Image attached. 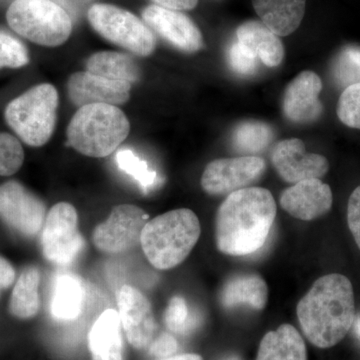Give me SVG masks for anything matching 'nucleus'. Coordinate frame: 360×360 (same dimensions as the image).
Returning <instances> with one entry per match:
<instances>
[{
  "mask_svg": "<svg viewBox=\"0 0 360 360\" xmlns=\"http://www.w3.org/2000/svg\"><path fill=\"white\" fill-rule=\"evenodd\" d=\"M276 217V203L267 189L245 187L229 194L215 220L217 248L232 257L259 250L269 238Z\"/></svg>",
  "mask_w": 360,
  "mask_h": 360,
  "instance_id": "obj_1",
  "label": "nucleus"
},
{
  "mask_svg": "<svg viewBox=\"0 0 360 360\" xmlns=\"http://www.w3.org/2000/svg\"><path fill=\"white\" fill-rule=\"evenodd\" d=\"M298 321L307 340L319 348L335 347L354 321L352 284L342 274L317 279L297 304Z\"/></svg>",
  "mask_w": 360,
  "mask_h": 360,
  "instance_id": "obj_2",
  "label": "nucleus"
},
{
  "mask_svg": "<svg viewBox=\"0 0 360 360\" xmlns=\"http://www.w3.org/2000/svg\"><path fill=\"white\" fill-rule=\"evenodd\" d=\"M200 224L193 210H172L158 215L144 226L141 245L155 269H174L186 260L198 243Z\"/></svg>",
  "mask_w": 360,
  "mask_h": 360,
  "instance_id": "obj_3",
  "label": "nucleus"
},
{
  "mask_svg": "<svg viewBox=\"0 0 360 360\" xmlns=\"http://www.w3.org/2000/svg\"><path fill=\"white\" fill-rule=\"evenodd\" d=\"M130 124L120 108L110 104L82 106L68 127V143L82 155L105 158L129 136Z\"/></svg>",
  "mask_w": 360,
  "mask_h": 360,
  "instance_id": "obj_4",
  "label": "nucleus"
},
{
  "mask_svg": "<svg viewBox=\"0 0 360 360\" xmlns=\"http://www.w3.org/2000/svg\"><path fill=\"white\" fill-rule=\"evenodd\" d=\"M58 105L56 87L37 85L9 103L6 122L26 144L39 148L47 143L53 134Z\"/></svg>",
  "mask_w": 360,
  "mask_h": 360,
  "instance_id": "obj_5",
  "label": "nucleus"
},
{
  "mask_svg": "<svg viewBox=\"0 0 360 360\" xmlns=\"http://www.w3.org/2000/svg\"><path fill=\"white\" fill-rule=\"evenodd\" d=\"M6 20L14 32L44 46L65 44L72 30L68 13L51 0H15Z\"/></svg>",
  "mask_w": 360,
  "mask_h": 360,
  "instance_id": "obj_6",
  "label": "nucleus"
},
{
  "mask_svg": "<svg viewBox=\"0 0 360 360\" xmlns=\"http://www.w3.org/2000/svg\"><path fill=\"white\" fill-rule=\"evenodd\" d=\"M89 20L101 37L132 53L148 56L155 51L150 28L129 11L110 4H94L89 8Z\"/></svg>",
  "mask_w": 360,
  "mask_h": 360,
  "instance_id": "obj_7",
  "label": "nucleus"
},
{
  "mask_svg": "<svg viewBox=\"0 0 360 360\" xmlns=\"http://www.w3.org/2000/svg\"><path fill=\"white\" fill-rule=\"evenodd\" d=\"M84 245L75 206L68 202L54 205L47 214L42 229L41 248L44 257L51 264L68 266L77 259Z\"/></svg>",
  "mask_w": 360,
  "mask_h": 360,
  "instance_id": "obj_8",
  "label": "nucleus"
},
{
  "mask_svg": "<svg viewBox=\"0 0 360 360\" xmlns=\"http://www.w3.org/2000/svg\"><path fill=\"white\" fill-rule=\"evenodd\" d=\"M148 215L135 205L116 206L106 221L97 225L92 234L94 245L111 255L127 252L141 245L142 231Z\"/></svg>",
  "mask_w": 360,
  "mask_h": 360,
  "instance_id": "obj_9",
  "label": "nucleus"
},
{
  "mask_svg": "<svg viewBox=\"0 0 360 360\" xmlns=\"http://www.w3.org/2000/svg\"><path fill=\"white\" fill-rule=\"evenodd\" d=\"M0 219L26 238L37 236L44 227L46 210L40 198L18 181L0 186Z\"/></svg>",
  "mask_w": 360,
  "mask_h": 360,
  "instance_id": "obj_10",
  "label": "nucleus"
},
{
  "mask_svg": "<svg viewBox=\"0 0 360 360\" xmlns=\"http://www.w3.org/2000/svg\"><path fill=\"white\" fill-rule=\"evenodd\" d=\"M265 161L257 156H241L212 161L206 167L201 186L212 195L231 194L260 179Z\"/></svg>",
  "mask_w": 360,
  "mask_h": 360,
  "instance_id": "obj_11",
  "label": "nucleus"
},
{
  "mask_svg": "<svg viewBox=\"0 0 360 360\" xmlns=\"http://www.w3.org/2000/svg\"><path fill=\"white\" fill-rule=\"evenodd\" d=\"M118 314L130 345L143 349L153 342L155 321L150 302L134 286L123 285L116 292Z\"/></svg>",
  "mask_w": 360,
  "mask_h": 360,
  "instance_id": "obj_12",
  "label": "nucleus"
},
{
  "mask_svg": "<svg viewBox=\"0 0 360 360\" xmlns=\"http://www.w3.org/2000/svg\"><path fill=\"white\" fill-rule=\"evenodd\" d=\"M271 161L277 174L290 184L321 179L329 169L328 161L324 156L307 153L302 141L297 139L277 143L272 151Z\"/></svg>",
  "mask_w": 360,
  "mask_h": 360,
  "instance_id": "obj_13",
  "label": "nucleus"
},
{
  "mask_svg": "<svg viewBox=\"0 0 360 360\" xmlns=\"http://www.w3.org/2000/svg\"><path fill=\"white\" fill-rule=\"evenodd\" d=\"M144 22L180 51L195 52L202 47V35L191 18L179 11L158 6L146 7L142 13Z\"/></svg>",
  "mask_w": 360,
  "mask_h": 360,
  "instance_id": "obj_14",
  "label": "nucleus"
},
{
  "mask_svg": "<svg viewBox=\"0 0 360 360\" xmlns=\"http://www.w3.org/2000/svg\"><path fill=\"white\" fill-rule=\"evenodd\" d=\"M131 84L108 79L89 71L77 72L68 80L70 98L78 108L89 104L117 105L129 99Z\"/></svg>",
  "mask_w": 360,
  "mask_h": 360,
  "instance_id": "obj_15",
  "label": "nucleus"
},
{
  "mask_svg": "<svg viewBox=\"0 0 360 360\" xmlns=\"http://www.w3.org/2000/svg\"><path fill=\"white\" fill-rule=\"evenodd\" d=\"M333 193L321 179H309L288 187L281 196V207L291 217L314 220L326 214L333 206Z\"/></svg>",
  "mask_w": 360,
  "mask_h": 360,
  "instance_id": "obj_16",
  "label": "nucleus"
},
{
  "mask_svg": "<svg viewBox=\"0 0 360 360\" xmlns=\"http://www.w3.org/2000/svg\"><path fill=\"white\" fill-rule=\"evenodd\" d=\"M321 78L312 71H303L288 85L283 97V111L290 122L310 123L319 120L322 112L319 94Z\"/></svg>",
  "mask_w": 360,
  "mask_h": 360,
  "instance_id": "obj_17",
  "label": "nucleus"
},
{
  "mask_svg": "<svg viewBox=\"0 0 360 360\" xmlns=\"http://www.w3.org/2000/svg\"><path fill=\"white\" fill-rule=\"evenodd\" d=\"M307 0H252L262 23L277 37H288L297 30L304 16Z\"/></svg>",
  "mask_w": 360,
  "mask_h": 360,
  "instance_id": "obj_18",
  "label": "nucleus"
},
{
  "mask_svg": "<svg viewBox=\"0 0 360 360\" xmlns=\"http://www.w3.org/2000/svg\"><path fill=\"white\" fill-rule=\"evenodd\" d=\"M122 322L115 309H106L92 326L89 336L92 360H123Z\"/></svg>",
  "mask_w": 360,
  "mask_h": 360,
  "instance_id": "obj_19",
  "label": "nucleus"
},
{
  "mask_svg": "<svg viewBox=\"0 0 360 360\" xmlns=\"http://www.w3.org/2000/svg\"><path fill=\"white\" fill-rule=\"evenodd\" d=\"M239 44L250 49L269 68L281 65L284 58L283 42L276 33L259 21H246L236 30Z\"/></svg>",
  "mask_w": 360,
  "mask_h": 360,
  "instance_id": "obj_20",
  "label": "nucleus"
},
{
  "mask_svg": "<svg viewBox=\"0 0 360 360\" xmlns=\"http://www.w3.org/2000/svg\"><path fill=\"white\" fill-rule=\"evenodd\" d=\"M269 300V288L264 279L258 274H239L224 283L220 300L225 309L238 307L262 310Z\"/></svg>",
  "mask_w": 360,
  "mask_h": 360,
  "instance_id": "obj_21",
  "label": "nucleus"
},
{
  "mask_svg": "<svg viewBox=\"0 0 360 360\" xmlns=\"http://www.w3.org/2000/svg\"><path fill=\"white\" fill-rule=\"evenodd\" d=\"M257 360H307V347L300 333L283 324L262 338Z\"/></svg>",
  "mask_w": 360,
  "mask_h": 360,
  "instance_id": "obj_22",
  "label": "nucleus"
},
{
  "mask_svg": "<svg viewBox=\"0 0 360 360\" xmlns=\"http://www.w3.org/2000/svg\"><path fill=\"white\" fill-rule=\"evenodd\" d=\"M84 288L82 281L73 274L56 277L51 300V314L58 321H73L84 307Z\"/></svg>",
  "mask_w": 360,
  "mask_h": 360,
  "instance_id": "obj_23",
  "label": "nucleus"
},
{
  "mask_svg": "<svg viewBox=\"0 0 360 360\" xmlns=\"http://www.w3.org/2000/svg\"><path fill=\"white\" fill-rule=\"evenodd\" d=\"M40 272L35 266L23 270L14 285L9 310L11 314L21 319H32L39 314Z\"/></svg>",
  "mask_w": 360,
  "mask_h": 360,
  "instance_id": "obj_24",
  "label": "nucleus"
},
{
  "mask_svg": "<svg viewBox=\"0 0 360 360\" xmlns=\"http://www.w3.org/2000/svg\"><path fill=\"white\" fill-rule=\"evenodd\" d=\"M86 68L98 77L130 84L139 78V68L134 59L120 52L103 51L94 54L87 60Z\"/></svg>",
  "mask_w": 360,
  "mask_h": 360,
  "instance_id": "obj_25",
  "label": "nucleus"
},
{
  "mask_svg": "<svg viewBox=\"0 0 360 360\" xmlns=\"http://www.w3.org/2000/svg\"><path fill=\"white\" fill-rule=\"evenodd\" d=\"M274 139V131L266 123L245 122L240 123L232 134L233 148L245 156H255L264 151Z\"/></svg>",
  "mask_w": 360,
  "mask_h": 360,
  "instance_id": "obj_26",
  "label": "nucleus"
},
{
  "mask_svg": "<svg viewBox=\"0 0 360 360\" xmlns=\"http://www.w3.org/2000/svg\"><path fill=\"white\" fill-rule=\"evenodd\" d=\"M120 170L129 174L139 184L142 191H149L158 184V174L149 168L148 162L134 155L130 149H122L116 155Z\"/></svg>",
  "mask_w": 360,
  "mask_h": 360,
  "instance_id": "obj_27",
  "label": "nucleus"
},
{
  "mask_svg": "<svg viewBox=\"0 0 360 360\" xmlns=\"http://www.w3.org/2000/svg\"><path fill=\"white\" fill-rule=\"evenodd\" d=\"M165 321L167 328L177 335H189L200 324V317L193 314L181 296H174L165 310Z\"/></svg>",
  "mask_w": 360,
  "mask_h": 360,
  "instance_id": "obj_28",
  "label": "nucleus"
},
{
  "mask_svg": "<svg viewBox=\"0 0 360 360\" xmlns=\"http://www.w3.org/2000/svg\"><path fill=\"white\" fill-rule=\"evenodd\" d=\"M333 77L340 86L360 84V47L347 46L341 51L333 63Z\"/></svg>",
  "mask_w": 360,
  "mask_h": 360,
  "instance_id": "obj_29",
  "label": "nucleus"
},
{
  "mask_svg": "<svg viewBox=\"0 0 360 360\" xmlns=\"http://www.w3.org/2000/svg\"><path fill=\"white\" fill-rule=\"evenodd\" d=\"M25 153L20 141L9 134H0V175L9 176L22 167Z\"/></svg>",
  "mask_w": 360,
  "mask_h": 360,
  "instance_id": "obj_30",
  "label": "nucleus"
},
{
  "mask_svg": "<svg viewBox=\"0 0 360 360\" xmlns=\"http://www.w3.org/2000/svg\"><path fill=\"white\" fill-rule=\"evenodd\" d=\"M30 63L25 45L8 33L0 32V70L22 68Z\"/></svg>",
  "mask_w": 360,
  "mask_h": 360,
  "instance_id": "obj_31",
  "label": "nucleus"
},
{
  "mask_svg": "<svg viewBox=\"0 0 360 360\" xmlns=\"http://www.w3.org/2000/svg\"><path fill=\"white\" fill-rule=\"evenodd\" d=\"M340 122L352 129H360V84L347 87L338 105Z\"/></svg>",
  "mask_w": 360,
  "mask_h": 360,
  "instance_id": "obj_32",
  "label": "nucleus"
},
{
  "mask_svg": "<svg viewBox=\"0 0 360 360\" xmlns=\"http://www.w3.org/2000/svg\"><path fill=\"white\" fill-rule=\"evenodd\" d=\"M229 65L234 72L243 77L253 75L257 70L258 58L238 41L231 45L227 53Z\"/></svg>",
  "mask_w": 360,
  "mask_h": 360,
  "instance_id": "obj_33",
  "label": "nucleus"
},
{
  "mask_svg": "<svg viewBox=\"0 0 360 360\" xmlns=\"http://www.w3.org/2000/svg\"><path fill=\"white\" fill-rule=\"evenodd\" d=\"M347 222L360 250V186L350 195L347 205Z\"/></svg>",
  "mask_w": 360,
  "mask_h": 360,
  "instance_id": "obj_34",
  "label": "nucleus"
},
{
  "mask_svg": "<svg viewBox=\"0 0 360 360\" xmlns=\"http://www.w3.org/2000/svg\"><path fill=\"white\" fill-rule=\"evenodd\" d=\"M177 349H179V343L174 336L169 333H162L149 345V352L161 359L174 356Z\"/></svg>",
  "mask_w": 360,
  "mask_h": 360,
  "instance_id": "obj_35",
  "label": "nucleus"
},
{
  "mask_svg": "<svg viewBox=\"0 0 360 360\" xmlns=\"http://www.w3.org/2000/svg\"><path fill=\"white\" fill-rule=\"evenodd\" d=\"M15 281V270L11 262L0 257V295L11 288Z\"/></svg>",
  "mask_w": 360,
  "mask_h": 360,
  "instance_id": "obj_36",
  "label": "nucleus"
},
{
  "mask_svg": "<svg viewBox=\"0 0 360 360\" xmlns=\"http://www.w3.org/2000/svg\"><path fill=\"white\" fill-rule=\"evenodd\" d=\"M158 6L170 11H189L198 6V0H153Z\"/></svg>",
  "mask_w": 360,
  "mask_h": 360,
  "instance_id": "obj_37",
  "label": "nucleus"
},
{
  "mask_svg": "<svg viewBox=\"0 0 360 360\" xmlns=\"http://www.w3.org/2000/svg\"><path fill=\"white\" fill-rule=\"evenodd\" d=\"M161 360H203L202 357L198 354H180L174 355V356L167 357Z\"/></svg>",
  "mask_w": 360,
  "mask_h": 360,
  "instance_id": "obj_38",
  "label": "nucleus"
},
{
  "mask_svg": "<svg viewBox=\"0 0 360 360\" xmlns=\"http://www.w3.org/2000/svg\"><path fill=\"white\" fill-rule=\"evenodd\" d=\"M225 360H241L240 357L236 356V355H232V356H229V359Z\"/></svg>",
  "mask_w": 360,
  "mask_h": 360,
  "instance_id": "obj_39",
  "label": "nucleus"
},
{
  "mask_svg": "<svg viewBox=\"0 0 360 360\" xmlns=\"http://www.w3.org/2000/svg\"><path fill=\"white\" fill-rule=\"evenodd\" d=\"M357 330H359V335H360V319H359V323H357Z\"/></svg>",
  "mask_w": 360,
  "mask_h": 360,
  "instance_id": "obj_40",
  "label": "nucleus"
}]
</instances>
